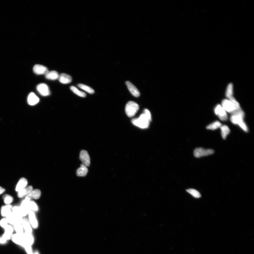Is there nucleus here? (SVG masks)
<instances>
[{"label": "nucleus", "instance_id": "nucleus-1", "mask_svg": "<svg viewBox=\"0 0 254 254\" xmlns=\"http://www.w3.org/2000/svg\"><path fill=\"white\" fill-rule=\"evenodd\" d=\"M151 122L145 115L143 113L140 115L139 118L134 119L132 120V122L134 126L142 128H147L149 127Z\"/></svg>", "mask_w": 254, "mask_h": 254}, {"label": "nucleus", "instance_id": "nucleus-2", "mask_svg": "<svg viewBox=\"0 0 254 254\" xmlns=\"http://www.w3.org/2000/svg\"><path fill=\"white\" fill-rule=\"evenodd\" d=\"M139 109V106L138 104L134 101H129L126 105V112L127 116L132 117L134 116Z\"/></svg>", "mask_w": 254, "mask_h": 254}, {"label": "nucleus", "instance_id": "nucleus-3", "mask_svg": "<svg viewBox=\"0 0 254 254\" xmlns=\"http://www.w3.org/2000/svg\"><path fill=\"white\" fill-rule=\"evenodd\" d=\"M214 153V150L213 149L198 148L194 150V155L196 157L199 158L213 154Z\"/></svg>", "mask_w": 254, "mask_h": 254}, {"label": "nucleus", "instance_id": "nucleus-4", "mask_svg": "<svg viewBox=\"0 0 254 254\" xmlns=\"http://www.w3.org/2000/svg\"><path fill=\"white\" fill-rule=\"evenodd\" d=\"M215 113L222 121H226L228 119V115L227 112L223 109L222 106L217 105L215 109Z\"/></svg>", "mask_w": 254, "mask_h": 254}, {"label": "nucleus", "instance_id": "nucleus-5", "mask_svg": "<svg viewBox=\"0 0 254 254\" xmlns=\"http://www.w3.org/2000/svg\"><path fill=\"white\" fill-rule=\"evenodd\" d=\"M222 106L226 111L232 114L234 111L236 110L235 107L232 102L230 100L225 99L222 102Z\"/></svg>", "mask_w": 254, "mask_h": 254}, {"label": "nucleus", "instance_id": "nucleus-6", "mask_svg": "<svg viewBox=\"0 0 254 254\" xmlns=\"http://www.w3.org/2000/svg\"><path fill=\"white\" fill-rule=\"evenodd\" d=\"M30 201L25 199L22 202L20 207L21 216L24 217L31 211L30 204Z\"/></svg>", "mask_w": 254, "mask_h": 254}, {"label": "nucleus", "instance_id": "nucleus-7", "mask_svg": "<svg viewBox=\"0 0 254 254\" xmlns=\"http://www.w3.org/2000/svg\"><path fill=\"white\" fill-rule=\"evenodd\" d=\"M36 89L38 93L44 97L49 96L50 94V92L49 86L45 83L38 84Z\"/></svg>", "mask_w": 254, "mask_h": 254}, {"label": "nucleus", "instance_id": "nucleus-8", "mask_svg": "<svg viewBox=\"0 0 254 254\" xmlns=\"http://www.w3.org/2000/svg\"><path fill=\"white\" fill-rule=\"evenodd\" d=\"M80 159L82 162V164L85 165L86 167L89 166L90 164V159L89 154L88 152L85 150L81 151Z\"/></svg>", "mask_w": 254, "mask_h": 254}, {"label": "nucleus", "instance_id": "nucleus-9", "mask_svg": "<svg viewBox=\"0 0 254 254\" xmlns=\"http://www.w3.org/2000/svg\"><path fill=\"white\" fill-rule=\"evenodd\" d=\"M33 71L35 74L38 75H46L49 72L47 67L40 64L35 65L33 68Z\"/></svg>", "mask_w": 254, "mask_h": 254}, {"label": "nucleus", "instance_id": "nucleus-10", "mask_svg": "<svg viewBox=\"0 0 254 254\" xmlns=\"http://www.w3.org/2000/svg\"><path fill=\"white\" fill-rule=\"evenodd\" d=\"M41 195V192L38 189L32 190L30 193L26 196V199L30 201L32 199H39Z\"/></svg>", "mask_w": 254, "mask_h": 254}, {"label": "nucleus", "instance_id": "nucleus-11", "mask_svg": "<svg viewBox=\"0 0 254 254\" xmlns=\"http://www.w3.org/2000/svg\"><path fill=\"white\" fill-rule=\"evenodd\" d=\"M126 84L130 93L134 97H138L140 95V92L136 86L129 81H126Z\"/></svg>", "mask_w": 254, "mask_h": 254}, {"label": "nucleus", "instance_id": "nucleus-12", "mask_svg": "<svg viewBox=\"0 0 254 254\" xmlns=\"http://www.w3.org/2000/svg\"><path fill=\"white\" fill-rule=\"evenodd\" d=\"M12 239L15 243L23 247H24L26 242L23 237V235L20 236L17 234L13 235L12 236Z\"/></svg>", "mask_w": 254, "mask_h": 254}, {"label": "nucleus", "instance_id": "nucleus-13", "mask_svg": "<svg viewBox=\"0 0 254 254\" xmlns=\"http://www.w3.org/2000/svg\"><path fill=\"white\" fill-rule=\"evenodd\" d=\"M39 98L34 93H30L28 96L27 102L30 105H35L39 103Z\"/></svg>", "mask_w": 254, "mask_h": 254}, {"label": "nucleus", "instance_id": "nucleus-14", "mask_svg": "<svg viewBox=\"0 0 254 254\" xmlns=\"http://www.w3.org/2000/svg\"><path fill=\"white\" fill-rule=\"evenodd\" d=\"M59 81L63 84H68L72 82V76L68 74L63 73L60 75L58 78Z\"/></svg>", "mask_w": 254, "mask_h": 254}, {"label": "nucleus", "instance_id": "nucleus-15", "mask_svg": "<svg viewBox=\"0 0 254 254\" xmlns=\"http://www.w3.org/2000/svg\"><path fill=\"white\" fill-rule=\"evenodd\" d=\"M30 222L32 227L36 228L38 227V222L36 219L35 214L33 211H31L29 213Z\"/></svg>", "mask_w": 254, "mask_h": 254}, {"label": "nucleus", "instance_id": "nucleus-16", "mask_svg": "<svg viewBox=\"0 0 254 254\" xmlns=\"http://www.w3.org/2000/svg\"><path fill=\"white\" fill-rule=\"evenodd\" d=\"M88 169L87 167L83 164H82L79 168L77 171L76 174L78 176H85L88 172Z\"/></svg>", "mask_w": 254, "mask_h": 254}, {"label": "nucleus", "instance_id": "nucleus-17", "mask_svg": "<svg viewBox=\"0 0 254 254\" xmlns=\"http://www.w3.org/2000/svg\"><path fill=\"white\" fill-rule=\"evenodd\" d=\"M5 229V232L3 234L2 238L6 240H9L12 236L13 232V227L8 225Z\"/></svg>", "mask_w": 254, "mask_h": 254}, {"label": "nucleus", "instance_id": "nucleus-18", "mask_svg": "<svg viewBox=\"0 0 254 254\" xmlns=\"http://www.w3.org/2000/svg\"><path fill=\"white\" fill-rule=\"evenodd\" d=\"M27 183V180L26 179L24 178H21L17 184L16 188V191L19 192L24 189L26 188Z\"/></svg>", "mask_w": 254, "mask_h": 254}, {"label": "nucleus", "instance_id": "nucleus-19", "mask_svg": "<svg viewBox=\"0 0 254 254\" xmlns=\"http://www.w3.org/2000/svg\"><path fill=\"white\" fill-rule=\"evenodd\" d=\"M59 75L56 71H51L49 72L45 75L46 78L48 80H55L58 79Z\"/></svg>", "mask_w": 254, "mask_h": 254}, {"label": "nucleus", "instance_id": "nucleus-20", "mask_svg": "<svg viewBox=\"0 0 254 254\" xmlns=\"http://www.w3.org/2000/svg\"><path fill=\"white\" fill-rule=\"evenodd\" d=\"M32 189H33V188H32V187L31 186H28L27 188H25L24 189L18 192V197L21 198L27 196L33 190Z\"/></svg>", "mask_w": 254, "mask_h": 254}, {"label": "nucleus", "instance_id": "nucleus-21", "mask_svg": "<svg viewBox=\"0 0 254 254\" xmlns=\"http://www.w3.org/2000/svg\"><path fill=\"white\" fill-rule=\"evenodd\" d=\"M22 226L23 228L24 229L26 233H28L32 234V227L27 219L26 218L23 219Z\"/></svg>", "mask_w": 254, "mask_h": 254}, {"label": "nucleus", "instance_id": "nucleus-22", "mask_svg": "<svg viewBox=\"0 0 254 254\" xmlns=\"http://www.w3.org/2000/svg\"><path fill=\"white\" fill-rule=\"evenodd\" d=\"M12 206L11 205H8L3 206L1 208V213L3 216L7 217L12 213L11 210Z\"/></svg>", "mask_w": 254, "mask_h": 254}, {"label": "nucleus", "instance_id": "nucleus-23", "mask_svg": "<svg viewBox=\"0 0 254 254\" xmlns=\"http://www.w3.org/2000/svg\"><path fill=\"white\" fill-rule=\"evenodd\" d=\"M244 118L240 115L236 114H232L230 117L231 122L234 124L238 125L243 121Z\"/></svg>", "mask_w": 254, "mask_h": 254}, {"label": "nucleus", "instance_id": "nucleus-24", "mask_svg": "<svg viewBox=\"0 0 254 254\" xmlns=\"http://www.w3.org/2000/svg\"><path fill=\"white\" fill-rule=\"evenodd\" d=\"M221 132V135L223 139H226L227 136L230 133V130L229 127L226 125L222 126L220 127Z\"/></svg>", "mask_w": 254, "mask_h": 254}, {"label": "nucleus", "instance_id": "nucleus-25", "mask_svg": "<svg viewBox=\"0 0 254 254\" xmlns=\"http://www.w3.org/2000/svg\"><path fill=\"white\" fill-rule=\"evenodd\" d=\"M23 237L27 243L31 246L33 244L34 239L33 236L32 234L28 233H25L23 234Z\"/></svg>", "mask_w": 254, "mask_h": 254}, {"label": "nucleus", "instance_id": "nucleus-26", "mask_svg": "<svg viewBox=\"0 0 254 254\" xmlns=\"http://www.w3.org/2000/svg\"><path fill=\"white\" fill-rule=\"evenodd\" d=\"M78 87H79L80 89L84 90V91L87 92L88 93L90 94H93L95 92L93 89L89 86L86 85L85 84H79L78 85Z\"/></svg>", "mask_w": 254, "mask_h": 254}, {"label": "nucleus", "instance_id": "nucleus-27", "mask_svg": "<svg viewBox=\"0 0 254 254\" xmlns=\"http://www.w3.org/2000/svg\"><path fill=\"white\" fill-rule=\"evenodd\" d=\"M222 124L219 121H216L207 126V128L208 130H215L220 128Z\"/></svg>", "mask_w": 254, "mask_h": 254}, {"label": "nucleus", "instance_id": "nucleus-28", "mask_svg": "<svg viewBox=\"0 0 254 254\" xmlns=\"http://www.w3.org/2000/svg\"><path fill=\"white\" fill-rule=\"evenodd\" d=\"M70 88L73 93L76 94L77 95L82 97H86V94L84 92L80 91L75 86H71Z\"/></svg>", "mask_w": 254, "mask_h": 254}, {"label": "nucleus", "instance_id": "nucleus-29", "mask_svg": "<svg viewBox=\"0 0 254 254\" xmlns=\"http://www.w3.org/2000/svg\"><path fill=\"white\" fill-rule=\"evenodd\" d=\"M233 85L232 83H230L228 84V85L227 87L226 92V97L228 99L230 98L233 96Z\"/></svg>", "mask_w": 254, "mask_h": 254}, {"label": "nucleus", "instance_id": "nucleus-30", "mask_svg": "<svg viewBox=\"0 0 254 254\" xmlns=\"http://www.w3.org/2000/svg\"><path fill=\"white\" fill-rule=\"evenodd\" d=\"M186 191L195 198H199L201 197V194L199 192L195 189L190 188V189L187 190Z\"/></svg>", "mask_w": 254, "mask_h": 254}, {"label": "nucleus", "instance_id": "nucleus-31", "mask_svg": "<svg viewBox=\"0 0 254 254\" xmlns=\"http://www.w3.org/2000/svg\"><path fill=\"white\" fill-rule=\"evenodd\" d=\"M14 229L16 232L17 234L20 236H23L24 234L23 233V227L22 224H16L14 225Z\"/></svg>", "mask_w": 254, "mask_h": 254}, {"label": "nucleus", "instance_id": "nucleus-32", "mask_svg": "<svg viewBox=\"0 0 254 254\" xmlns=\"http://www.w3.org/2000/svg\"><path fill=\"white\" fill-rule=\"evenodd\" d=\"M3 199L5 203L9 205L13 201V198L8 195H5L3 196Z\"/></svg>", "mask_w": 254, "mask_h": 254}, {"label": "nucleus", "instance_id": "nucleus-33", "mask_svg": "<svg viewBox=\"0 0 254 254\" xmlns=\"http://www.w3.org/2000/svg\"><path fill=\"white\" fill-rule=\"evenodd\" d=\"M13 214L15 216L21 217L20 207H15L13 209Z\"/></svg>", "mask_w": 254, "mask_h": 254}, {"label": "nucleus", "instance_id": "nucleus-34", "mask_svg": "<svg viewBox=\"0 0 254 254\" xmlns=\"http://www.w3.org/2000/svg\"><path fill=\"white\" fill-rule=\"evenodd\" d=\"M232 102L233 104L234 105V106L235 107L236 109H241L239 103L236 100V99L233 97H232L229 99Z\"/></svg>", "mask_w": 254, "mask_h": 254}, {"label": "nucleus", "instance_id": "nucleus-35", "mask_svg": "<svg viewBox=\"0 0 254 254\" xmlns=\"http://www.w3.org/2000/svg\"><path fill=\"white\" fill-rule=\"evenodd\" d=\"M24 247L26 251L28 254H33V253H32L31 246L27 243L26 242Z\"/></svg>", "mask_w": 254, "mask_h": 254}, {"label": "nucleus", "instance_id": "nucleus-36", "mask_svg": "<svg viewBox=\"0 0 254 254\" xmlns=\"http://www.w3.org/2000/svg\"><path fill=\"white\" fill-rule=\"evenodd\" d=\"M30 206L31 210L34 211H37L38 210V206L33 201H30Z\"/></svg>", "mask_w": 254, "mask_h": 254}, {"label": "nucleus", "instance_id": "nucleus-37", "mask_svg": "<svg viewBox=\"0 0 254 254\" xmlns=\"http://www.w3.org/2000/svg\"><path fill=\"white\" fill-rule=\"evenodd\" d=\"M7 221L6 219H3L0 221V225L3 228H5L6 227L8 226L7 224Z\"/></svg>", "mask_w": 254, "mask_h": 254}, {"label": "nucleus", "instance_id": "nucleus-38", "mask_svg": "<svg viewBox=\"0 0 254 254\" xmlns=\"http://www.w3.org/2000/svg\"><path fill=\"white\" fill-rule=\"evenodd\" d=\"M144 114L145 115L148 119H149V120L151 122V113H150V111L148 110V109H145V110H144Z\"/></svg>", "mask_w": 254, "mask_h": 254}, {"label": "nucleus", "instance_id": "nucleus-39", "mask_svg": "<svg viewBox=\"0 0 254 254\" xmlns=\"http://www.w3.org/2000/svg\"><path fill=\"white\" fill-rule=\"evenodd\" d=\"M7 242V240L3 238H0V243L4 244Z\"/></svg>", "mask_w": 254, "mask_h": 254}, {"label": "nucleus", "instance_id": "nucleus-40", "mask_svg": "<svg viewBox=\"0 0 254 254\" xmlns=\"http://www.w3.org/2000/svg\"><path fill=\"white\" fill-rule=\"evenodd\" d=\"M5 191V189L0 186V195L2 194Z\"/></svg>", "mask_w": 254, "mask_h": 254}, {"label": "nucleus", "instance_id": "nucleus-41", "mask_svg": "<svg viewBox=\"0 0 254 254\" xmlns=\"http://www.w3.org/2000/svg\"><path fill=\"white\" fill-rule=\"evenodd\" d=\"M34 254H39V253H38V252L37 251H36L35 252V253Z\"/></svg>", "mask_w": 254, "mask_h": 254}]
</instances>
